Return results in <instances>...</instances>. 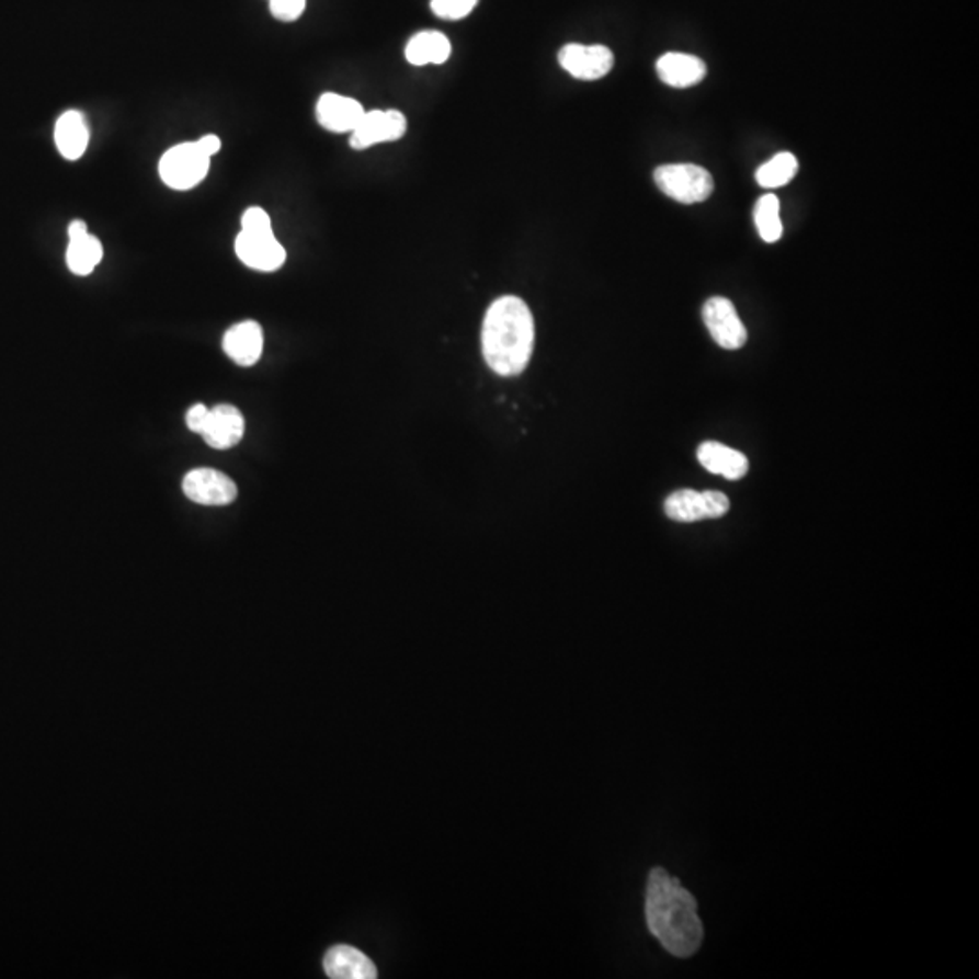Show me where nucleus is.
I'll return each mask as SVG.
<instances>
[{"mask_svg":"<svg viewBox=\"0 0 979 979\" xmlns=\"http://www.w3.org/2000/svg\"><path fill=\"white\" fill-rule=\"evenodd\" d=\"M646 922L660 945L675 958H690L701 948L704 929L697 901L668 870L654 867L646 889Z\"/></svg>","mask_w":979,"mask_h":979,"instance_id":"1","label":"nucleus"},{"mask_svg":"<svg viewBox=\"0 0 979 979\" xmlns=\"http://www.w3.org/2000/svg\"><path fill=\"white\" fill-rule=\"evenodd\" d=\"M534 316L517 296L496 299L482 321V356L499 376H517L534 352Z\"/></svg>","mask_w":979,"mask_h":979,"instance_id":"2","label":"nucleus"},{"mask_svg":"<svg viewBox=\"0 0 979 979\" xmlns=\"http://www.w3.org/2000/svg\"><path fill=\"white\" fill-rule=\"evenodd\" d=\"M209 169V155H205L196 141H185L163 152L158 173L168 187L189 191L204 182Z\"/></svg>","mask_w":979,"mask_h":979,"instance_id":"3","label":"nucleus"},{"mask_svg":"<svg viewBox=\"0 0 979 979\" xmlns=\"http://www.w3.org/2000/svg\"><path fill=\"white\" fill-rule=\"evenodd\" d=\"M657 187L681 204H698L713 193V177L695 163H668L654 171Z\"/></svg>","mask_w":979,"mask_h":979,"instance_id":"4","label":"nucleus"},{"mask_svg":"<svg viewBox=\"0 0 979 979\" xmlns=\"http://www.w3.org/2000/svg\"><path fill=\"white\" fill-rule=\"evenodd\" d=\"M236 257L260 273H274L287 260V252L273 229H241L235 241Z\"/></svg>","mask_w":979,"mask_h":979,"instance_id":"5","label":"nucleus"},{"mask_svg":"<svg viewBox=\"0 0 979 979\" xmlns=\"http://www.w3.org/2000/svg\"><path fill=\"white\" fill-rule=\"evenodd\" d=\"M665 515L676 523H695L702 519H720L729 512V499L717 490L697 492L692 488L676 490L665 499Z\"/></svg>","mask_w":979,"mask_h":979,"instance_id":"6","label":"nucleus"},{"mask_svg":"<svg viewBox=\"0 0 979 979\" xmlns=\"http://www.w3.org/2000/svg\"><path fill=\"white\" fill-rule=\"evenodd\" d=\"M702 318L713 340L726 351H739L745 345L748 330L728 298L715 296L707 299L702 309Z\"/></svg>","mask_w":979,"mask_h":979,"instance_id":"7","label":"nucleus"},{"mask_svg":"<svg viewBox=\"0 0 979 979\" xmlns=\"http://www.w3.org/2000/svg\"><path fill=\"white\" fill-rule=\"evenodd\" d=\"M407 133V116L398 110L365 111L362 122L351 133V147L365 151L368 147L396 141Z\"/></svg>","mask_w":979,"mask_h":979,"instance_id":"8","label":"nucleus"},{"mask_svg":"<svg viewBox=\"0 0 979 979\" xmlns=\"http://www.w3.org/2000/svg\"><path fill=\"white\" fill-rule=\"evenodd\" d=\"M612 49L601 44H566L559 52L560 68L568 71L573 79L599 80L613 69Z\"/></svg>","mask_w":979,"mask_h":979,"instance_id":"9","label":"nucleus"},{"mask_svg":"<svg viewBox=\"0 0 979 979\" xmlns=\"http://www.w3.org/2000/svg\"><path fill=\"white\" fill-rule=\"evenodd\" d=\"M184 493L193 503L204 506H226L235 501L238 488L231 477L213 468H196L184 479Z\"/></svg>","mask_w":979,"mask_h":979,"instance_id":"10","label":"nucleus"},{"mask_svg":"<svg viewBox=\"0 0 979 979\" xmlns=\"http://www.w3.org/2000/svg\"><path fill=\"white\" fill-rule=\"evenodd\" d=\"M365 115V107L345 94L323 93L316 104V118L330 133H352Z\"/></svg>","mask_w":979,"mask_h":979,"instance_id":"11","label":"nucleus"},{"mask_svg":"<svg viewBox=\"0 0 979 979\" xmlns=\"http://www.w3.org/2000/svg\"><path fill=\"white\" fill-rule=\"evenodd\" d=\"M246 421L240 410L232 405H218L210 410L209 420L202 430V437L210 448L227 451L238 445L243 440Z\"/></svg>","mask_w":979,"mask_h":979,"instance_id":"12","label":"nucleus"},{"mask_svg":"<svg viewBox=\"0 0 979 979\" xmlns=\"http://www.w3.org/2000/svg\"><path fill=\"white\" fill-rule=\"evenodd\" d=\"M323 970L332 979H376L373 959L352 945H335L323 958Z\"/></svg>","mask_w":979,"mask_h":979,"instance_id":"13","label":"nucleus"},{"mask_svg":"<svg viewBox=\"0 0 979 979\" xmlns=\"http://www.w3.org/2000/svg\"><path fill=\"white\" fill-rule=\"evenodd\" d=\"M224 351L240 367H252L262 357L263 330L257 321H241L224 335Z\"/></svg>","mask_w":979,"mask_h":979,"instance_id":"14","label":"nucleus"},{"mask_svg":"<svg viewBox=\"0 0 979 979\" xmlns=\"http://www.w3.org/2000/svg\"><path fill=\"white\" fill-rule=\"evenodd\" d=\"M698 463L712 474L726 477L729 481H739L748 474V457L742 452L733 451L729 446L717 443V441H706L698 446Z\"/></svg>","mask_w":979,"mask_h":979,"instance_id":"15","label":"nucleus"},{"mask_svg":"<svg viewBox=\"0 0 979 979\" xmlns=\"http://www.w3.org/2000/svg\"><path fill=\"white\" fill-rule=\"evenodd\" d=\"M657 75L671 88H692L706 77V64L695 55L665 53L657 60Z\"/></svg>","mask_w":979,"mask_h":979,"instance_id":"16","label":"nucleus"},{"mask_svg":"<svg viewBox=\"0 0 979 979\" xmlns=\"http://www.w3.org/2000/svg\"><path fill=\"white\" fill-rule=\"evenodd\" d=\"M55 144L60 155L69 162L84 157L90 146V127L80 111H66L55 126Z\"/></svg>","mask_w":979,"mask_h":979,"instance_id":"17","label":"nucleus"},{"mask_svg":"<svg viewBox=\"0 0 979 979\" xmlns=\"http://www.w3.org/2000/svg\"><path fill=\"white\" fill-rule=\"evenodd\" d=\"M452 55V44L441 32L415 33L405 49V57L412 66H440Z\"/></svg>","mask_w":979,"mask_h":979,"instance_id":"18","label":"nucleus"},{"mask_svg":"<svg viewBox=\"0 0 979 979\" xmlns=\"http://www.w3.org/2000/svg\"><path fill=\"white\" fill-rule=\"evenodd\" d=\"M102 258H104V247L100 243L99 238H94L90 232L77 236V238H69L66 263H68L71 273L77 276H88L102 262Z\"/></svg>","mask_w":979,"mask_h":979,"instance_id":"19","label":"nucleus"},{"mask_svg":"<svg viewBox=\"0 0 979 979\" xmlns=\"http://www.w3.org/2000/svg\"><path fill=\"white\" fill-rule=\"evenodd\" d=\"M796 173H798V160L795 155L787 151L778 152L770 162L760 166L756 182L764 189L784 187L795 179Z\"/></svg>","mask_w":979,"mask_h":979,"instance_id":"20","label":"nucleus"},{"mask_svg":"<svg viewBox=\"0 0 979 979\" xmlns=\"http://www.w3.org/2000/svg\"><path fill=\"white\" fill-rule=\"evenodd\" d=\"M754 224L759 229L762 240L767 243H775L781 240L784 226L781 220V202L775 194H764L760 196L759 202L754 205Z\"/></svg>","mask_w":979,"mask_h":979,"instance_id":"21","label":"nucleus"},{"mask_svg":"<svg viewBox=\"0 0 979 979\" xmlns=\"http://www.w3.org/2000/svg\"><path fill=\"white\" fill-rule=\"evenodd\" d=\"M479 0H432L430 10L445 21H462L470 15Z\"/></svg>","mask_w":979,"mask_h":979,"instance_id":"22","label":"nucleus"},{"mask_svg":"<svg viewBox=\"0 0 979 979\" xmlns=\"http://www.w3.org/2000/svg\"><path fill=\"white\" fill-rule=\"evenodd\" d=\"M307 0H269V8L274 19L282 22L298 21L304 15Z\"/></svg>","mask_w":979,"mask_h":979,"instance_id":"23","label":"nucleus"},{"mask_svg":"<svg viewBox=\"0 0 979 979\" xmlns=\"http://www.w3.org/2000/svg\"><path fill=\"white\" fill-rule=\"evenodd\" d=\"M210 409H207L205 405L196 403L194 407H191L187 412V426L191 432L194 434H202V430L205 429V423L209 420Z\"/></svg>","mask_w":979,"mask_h":979,"instance_id":"24","label":"nucleus"},{"mask_svg":"<svg viewBox=\"0 0 979 979\" xmlns=\"http://www.w3.org/2000/svg\"><path fill=\"white\" fill-rule=\"evenodd\" d=\"M196 144H198L200 149H202L205 155H209L210 158L215 157V155H218L221 149V140L220 138L216 137V135H205V137L198 138V140H196Z\"/></svg>","mask_w":979,"mask_h":979,"instance_id":"25","label":"nucleus"},{"mask_svg":"<svg viewBox=\"0 0 979 979\" xmlns=\"http://www.w3.org/2000/svg\"><path fill=\"white\" fill-rule=\"evenodd\" d=\"M88 226H86V221L82 220H73L69 224L68 227V236L69 238H77V236L88 235Z\"/></svg>","mask_w":979,"mask_h":979,"instance_id":"26","label":"nucleus"}]
</instances>
